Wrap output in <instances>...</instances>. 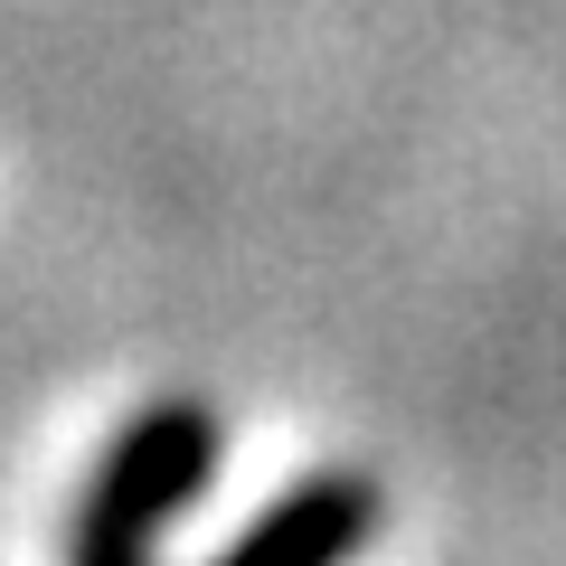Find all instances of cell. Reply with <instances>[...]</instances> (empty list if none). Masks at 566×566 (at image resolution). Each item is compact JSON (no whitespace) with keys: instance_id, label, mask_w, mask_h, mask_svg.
Wrapping results in <instances>:
<instances>
[{"instance_id":"cell-1","label":"cell","mask_w":566,"mask_h":566,"mask_svg":"<svg viewBox=\"0 0 566 566\" xmlns=\"http://www.w3.org/2000/svg\"><path fill=\"white\" fill-rule=\"evenodd\" d=\"M227 463V424L199 397H151L104 434L76 510H66V566H161L170 520L208 501Z\"/></svg>"},{"instance_id":"cell-2","label":"cell","mask_w":566,"mask_h":566,"mask_svg":"<svg viewBox=\"0 0 566 566\" xmlns=\"http://www.w3.org/2000/svg\"><path fill=\"white\" fill-rule=\"evenodd\" d=\"M387 528V491L368 472H303L293 491L255 510L208 566H359Z\"/></svg>"}]
</instances>
